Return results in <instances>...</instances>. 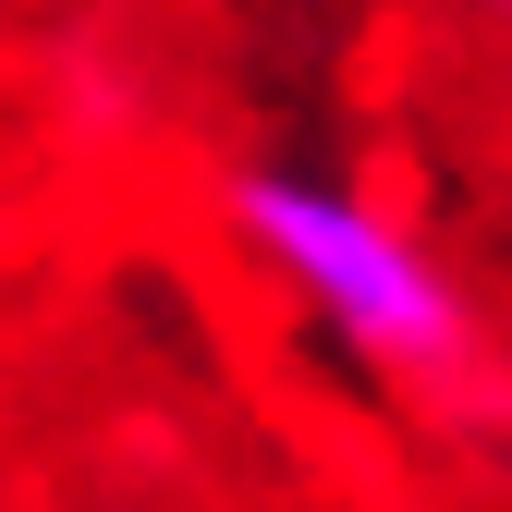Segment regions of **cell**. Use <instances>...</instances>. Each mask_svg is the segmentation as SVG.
Masks as SVG:
<instances>
[{"mask_svg": "<svg viewBox=\"0 0 512 512\" xmlns=\"http://www.w3.org/2000/svg\"><path fill=\"white\" fill-rule=\"evenodd\" d=\"M220 220L244 244V269L281 281V305L330 354H354L366 378H391V391H415L439 415H500L512 403L500 330H488L476 281L378 196V183L317 171V159H244L220 183Z\"/></svg>", "mask_w": 512, "mask_h": 512, "instance_id": "6da1fadb", "label": "cell"}, {"mask_svg": "<svg viewBox=\"0 0 512 512\" xmlns=\"http://www.w3.org/2000/svg\"><path fill=\"white\" fill-rule=\"evenodd\" d=\"M476 13H488V25H512V0H476Z\"/></svg>", "mask_w": 512, "mask_h": 512, "instance_id": "7a4b0ae2", "label": "cell"}]
</instances>
